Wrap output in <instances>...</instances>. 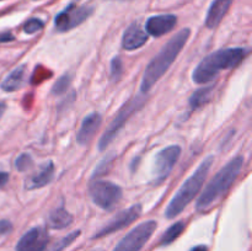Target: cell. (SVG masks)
I'll use <instances>...</instances> for the list:
<instances>
[{
    "instance_id": "cell-10",
    "label": "cell",
    "mask_w": 252,
    "mask_h": 251,
    "mask_svg": "<svg viewBox=\"0 0 252 251\" xmlns=\"http://www.w3.org/2000/svg\"><path fill=\"white\" fill-rule=\"evenodd\" d=\"M140 213H142V206H140V204H134V206L120 212L112 220L108 221V223L106 224L95 236H94V239H98L102 238V236L110 235V234L115 233V231H118L121 230V229L126 228V226L132 224L134 220H137V219L139 218Z\"/></svg>"
},
{
    "instance_id": "cell-8",
    "label": "cell",
    "mask_w": 252,
    "mask_h": 251,
    "mask_svg": "<svg viewBox=\"0 0 252 251\" xmlns=\"http://www.w3.org/2000/svg\"><path fill=\"white\" fill-rule=\"evenodd\" d=\"M181 154V148L179 145H170L160 150L155 157L154 162V184L159 185L164 182L171 174L172 169L176 165Z\"/></svg>"
},
{
    "instance_id": "cell-11",
    "label": "cell",
    "mask_w": 252,
    "mask_h": 251,
    "mask_svg": "<svg viewBox=\"0 0 252 251\" xmlns=\"http://www.w3.org/2000/svg\"><path fill=\"white\" fill-rule=\"evenodd\" d=\"M49 241L46 229L41 226L30 229L16 244V251H44Z\"/></svg>"
},
{
    "instance_id": "cell-6",
    "label": "cell",
    "mask_w": 252,
    "mask_h": 251,
    "mask_svg": "<svg viewBox=\"0 0 252 251\" xmlns=\"http://www.w3.org/2000/svg\"><path fill=\"white\" fill-rule=\"evenodd\" d=\"M90 196L96 206L112 211L122 198V188L111 181L98 180L90 185Z\"/></svg>"
},
{
    "instance_id": "cell-1",
    "label": "cell",
    "mask_w": 252,
    "mask_h": 251,
    "mask_svg": "<svg viewBox=\"0 0 252 251\" xmlns=\"http://www.w3.org/2000/svg\"><path fill=\"white\" fill-rule=\"evenodd\" d=\"M189 34H191L189 29H184L177 32L170 41L165 43L159 53L148 64L143 74L142 84H140V90L144 95L148 91L152 90L153 86L161 79V76H164L171 64L176 61L177 56L189 41Z\"/></svg>"
},
{
    "instance_id": "cell-4",
    "label": "cell",
    "mask_w": 252,
    "mask_h": 251,
    "mask_svg": "<svg viewBox=\"0 0 252 251\" xmlns=\"http://www.w3.org/2000/svg\"><path fill=\"white\" fill-rule=\"evenodd\" d=\"M214 157H212V155L207 157L206 159L199 164V166L194 170L193 174L184 182L181 188L176 192L174 198H172L171 201H170V203L167 204L166 212H165V216H166L167 219H174L175 217L179 216V214L191 203L192 199L199 193L204 181H206L207 175H208L209 169H211Z\"/></svg>"
},
{
    "instance_id": "cell-12",
    "label": "cell",
    "mask_w": 252,
    "mask_h": 251,
    "mask_svg": "<svg viewBox=\"0 0 252 251\" xmlns=\"http://www.w3.org/2000/svg\"><path fill=\"white\" fill-rule=\"evenodd\" d=\"M176 24L177 17L175 15H157V16H152L147 20L145 30L150 36L160 37L172 31Z\"/></svg>"
},
{
    "instance_id": "cell-5",
    "label": "cell",
    "mask_w": 252,
    "mask_h": 251,
    "mask_svg": "<svg viewBox=\"0 0 252 251\" xmlns=\"http://www.w3.org/2000/svg\"><path fill=\"white\" fill-rule=\"evenodd\" d=\"M144 96H137V97L130 98V100H128L127 102L121 107V110L118 111V113L116 115L115 120L110 123L107 129L105 130V133H103L102 137H101L100 142H98V149L105 150L106 148L110 145V143L115 139L116 135L118 134V132H120L123 128V126L126 125V122L129 120L130 116H132L138 108L142 107L143 103H144Z\"/></svg>"
},
{
    "instance_id": "cell-18",
    "label": "cell",
    "mask_w": 252,
    "mask_h": 251,
    "mask_svg": "<svg viewBox=\"0 0 252 251\" xmlns=\"http://www.w3.org/2000/svg\"><path fill=\"white\" fill-rule=\"evenodd\" d=\"M25 78V65L17 66L16 69L11 71L9 75L6 76L4 81L1 83V89L6 93H12V91L19 90L24 84Z\"/></svg>"
},
{
    "instance_id": "cell-24",
    "label": "cell",
    "mask_w": 252,
    "mask_h": 251,
    "mask_svg": "<svg viewBox=\"0 0 252 251\" xmlns=\"http://www.w3.org/2000/svg\"><path fill=\"white\" fill-rule=\"evenodd\" d=\"M43 25L44 24H43V21H42V20L36 19V17H34V19H30L29 21L25 24L24 30H25V32H26V33H29V34L36 33L37 31H39V30L43 29Z\"/></svg>"
},
{
    "instance_id": "cell-22",
    "label": "cell",
    "mask_w": 252,
    "mask_h": 251,
    "mask_svg": "<svg viewBox=\"0 0 252 251\" xmlns=\"http://www.w3.org/2000/svg\"><path fill=\"white\" fill-rule=\"evenodd\" d=\"M79 235H80V230H76V231H73V233L68 234L66 236L62 238L58 243L54 244L53 248L51 249V251H63L66 246H69L74 240H76V238H78Z\"/></svg>"
},
{
    "instance_id": "cell-26",
    "label": "cell",
    "mask_w": 252,
    "mask_h": 251,
    "mask_svg": "<svg viewBox=\"0 0 252 251\" xmlns=\"http://www.w3.org/2000/svg\"><path fill=\"white\" fill-rule=\"evenodd\" d=\"M12 225L9 220H0V235H4V234H7L9 231H11Z\"/></svg>"
},
{
    "instance_id": "cell-13",
    "label": "cell",
    "mask_w": 252,
    "mask_h": 251,
    "mask_svg": "<svg viewBox=\"0 0 252 251\" xmlns=\"http://www.w3.org/2000/svg\"><path fill=\"white\" fill-rule=\"evenodd\" d=\"M148 42V33L138 24H132L122 37V47L127 51L140 48Z\"/></svg>"
},
{
    "instance_id": "cell-29",
    "label": "cell",
    "mask_w": 252,
    "mask_h": 251,
    "mask_svg": "<svg viewBox=\"0 0 252 251\" xmlns=\"http://www.w3.org/2000/svg\"><path fill=\"white\" fill-rule=\"evenodd\" d=\"M191 251H208V248L206 245H197L192 248Z\"/></svg>"
},
{
    "instance_id": "cell-31",
    "label": "cell",
    "mask_w": 252,
    "mask_h": 251,
    "mask_svg": "<svg viewBox=\"0 0 252 251\" xmlns=\"http://www.w3.org/2000/svg\"><path fill=\"white\" fill-rule=\"evenodd\" d=\"M90 251H105V250H103V249H93V250Z\"/></svg>"
},
{
    "instance_id": "cell-27",
    "label": "cell",
    "mask_w": 252,
    "mask_h": 251,
    "mask_svg": "<svg viewBox=\"0 0 252 251\" xmlns=\"http://www.w3.org/2000/svg\"><path fill=\"white\" fill-rule=\"evenodd\" d=\"M14 39L15 37L10 32H2V33H0V42H10L14 41Z\"/></svg>"
},
{
    "instance_id": "cell-25",
    "label": "cell",
    "mask_w": 252,
    "mask_h": 251,
    "mask_svg": "<svg viewBox=\"0 0 252 251\" xmlns=\"http://www.w3.org/2000/svg\"><path fill=\"white\" fill-rule=\"evenodd\" d=\"M32 165V159L29 154H21L15 161V167H16L19 171L24 172L26 170H29Z\"/></svg>"
},
{
    "instance_id": "cell-16",
    "label": "cell",
    "mask_w": 252,
    "mask_h": 251,
    "mask_svg": "<svg viewBox=\"0 0 252 251\" xmlns=\"http://www.w3.org/2000/svg\"><path fill=\"white\" fill-rule=\"evenodd\" d=\"M54 176V165L52 161H47L41 165L38 171L27 182V188L34 189L41 188V187L47 186L49 182L53 180Z\"/></svg>"
},
{
    "instance_id": "cell-28",
    "label": "cell",
    "mask_w": 252,
    "mask_h": 251,
    "mask_svg": "<svg viewBox=\"0 0 252 251\" xmlns=\"http://www.w3.org/2000/svg\"><path fill=\"white\" fill-rule=\"evenodd\" d=\"M9 180V174L4 171H0V187H4Z\"/></svg>"
},
{
    "instance_id": "cell-30",
    "label": "cell",
    "mask_w": 252,
    "mask_h": 251,
    "mask_svg": "<svg viewBox=\"0 0 252 251\" xmlns=\"http://www.w3.org/2000/svg\"><path fill=\"white\" fill-rule=\"evenodd\" d=\"M4 111H5V105H4V103L0 102V118H1V116H2V113H4Z\"/></svg>"
},
{
    "instance_id": "cell-15",
    "label": "cell",
    "mask_w": 252,
    "mask_h": 251,
    "mask_svg": "<svg viewBox=\"0 0 252 251\" xmlns=\"http://www.w3.org/2000/svg\"><path fill=\"white\" fill-rule=\"evenodd\" d=\"M233 1L234 0H214L207 14L206 26L208 29H216L229 11Z\"/></svg>"
},
{
    "instance_id": "cell-17",
    "label": "cell",
    "mask_w": 252,
    "mask_h": 251,
    "mask_svg": "<svg viewBox=\"0 0 252 251\" xmlns=\"http://www.w3.org/2000/svg\"><path fill=\"white\" fill-rule=\"evenodd\" d=\"M71 221H73V216L63 207L54 209L48 216V225L53 229H58V230L69 226Z\"/></svg>"
},
{
    "instance_id": "cell-3",
    "label": "cell",
    "mask_w": 252,
    "mask_h": 251,
    "mask_svg": "<svg viewBox=\"0 0 252 251\" xmlns=\"http://www.w3.org/2000/svg\"><path fill=\"white\" fill-rule=\"evenodd\" d=\"M244 165V157H236L228 162L223 169L219 170L211 180L197 201V209L204 211L213 206L219 198L229 191L235 180L238 179Z\"/></svg>"
},
{
    "instance_id": "cell-14",
    "label": "cell",
    "mask_w": 252,
    "mask_h": 251,
    "mask_svg": "<svg viewBox=\"0 0 252 251\" xmlns=\"http://www.w3.org/2000/svg\"><path fill=\"white\" fill-rule=\"evenodd\" d=\"M101 121H102V118H101L100 113L97 112L90 113V115H88L84 118L80 129L78 132V135H76V140H78L79 144L85 145L93 139L95 133L100 128Z\"/></svg>"
},
{
    "instance_id": "cell-2",
    "label": "cell",
    "mask_w": 252,
    "mask_h": 251,
    "mask_svg": "<svg viewBox=\"0 0 252 251\" xmlns=\"http://www.w3.org/2000/svg\"><path fill=\"white\" fill-rule=\"evenodd\" d=\"M244 48H224L207 56L192 73V80L196 84H207L216 79L221 70L235 68L248 56Z\"/></svg>"
},
{
    "instance_id": "cell-19",
    "label": "cell",
    "mask_w": 252,
    "mask_h": 251,
    "mask_svg": "<svg viewBox=\"0 0 252 251\" xmlns=\"http://www.w3.org/2000/svg\"><path fill=\"white\" fill-rule=\"evenodd\" d=\"M213 91L214 85L206 86V88H202L199 89V90L194 91L191 95V97H189V106H191L192 110H197V108L206 105V103L211 100L212 96H213Z\"/></svg>"
},
{
    "instance_id": "cell-20",
    "label": "cell",
    "mask_w": 252,
    "mask_h": 251,
    "mask_svg": "<svg viewBox=\"0 0 252 251\" xmlns=\"http://www.w3.org/2000/svg\"><path fill=\"white\" fill-rule=\"evenodd\" d=\"M185 228H186V224L184 221H177V223L172 224L169 229L164 233V235L161 236V240H160V244L162 246L170 245L171 243H174L182 233H184Z\"/></svg>"
},
{
    "instance_id": "cell-21",
    "label": "cell",
    "mask_w": 252,
    "mask_h": 251,
    "mask_svg": "<svg viewBox=\"0 0 252 251\" xmlns=\"http://www.w3.org/2000/svg\"><path fill=\"white\" fill-rule=\"evenodd\" d=\"M70 83H71L70 74L69 73L63 74V75H62L61 78L56 81V84L53 85V88H52V94H53V95H57V96L63 95V94L68 90L69 86H70Z\"/></svg>"
},
{
    "instance_id": "cell-23",
    "label": "cell",
    "mask_w": 252,
    "mask_h": 251,
    "mask_svg": "<svg viewBox=\"0 0 252 251\" xmlns=\"http://www.w3.org/2000/svg\"><path fill=\"white\" fill-rule=\"evenodd\" d=\"M123 73V63L121 58L115 57L111 62V79L112 81H117Z\"/></svg>"
},
{
    "instance_id": "cell-7",
    "label": "cell",
    "mask_w": 252,
    "mask_h": 251,
    "mask_svg": "<svg viewBox=\"0 0 252 251\" xmlns=\"http://www.w3.org/2000/svg\"><path fill=\"white\" fill-rule=\"evenodd\" d=\"M157 226L158 223L155 220H147L139 224L116 245L113 251H140L152 238Z\"/></svg>"
},
{
    "instance_id": "cell-9",
    "label": "cell",
    "mask_w": 252,
    "mask_h": 251,
    "mask_svg": "<svg viewBox=\"0 0 252 251\" xmlns=\"http://www.w3.org/2000/svg\"><path fill=\"white\" fill-rule=\"evenodd\" d=\"M93 12L94 7L91 5L75 6L74 4H70L65 10H63V11L57 15L56 20H54V25H56L58 31H69V30L83 24Z\"/></svg>"
}]
</instances>
